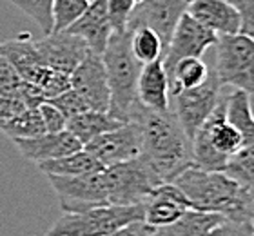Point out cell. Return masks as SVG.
Returning <instances> with one entry per match:
<instances>
[{
  "label": "cell",
  "mask_w": 254,
  "mask_h": 236,
  "mask_svg": "<svg viewBox=\"0 0 254 236\" xmlns=\"http://www.w3.org/2000/svg\"><path fill=\"white\" fill-rule=\"evenodd\" d=\"M216 40L218 35L209 31L190 15L184 13L180 20L176 22L175 31L171 35V40L162 58L165 73L171 71L184 58H201L207 49L214 47Z\"/></svg>",
  "instance_id": "obj_10"
},
{
  "label": "cell",
  "mask_w": 254,
  "mask_h": 236,
  "mask_svg": "<svg viewBox=\"0 0 254 236\" xmlns=\"http://www.w3.org/2000/svg\"><path fill=\"white\" fill-rule=\"evenodd\" d=\"M104 167L129 162L142 157V131L138 122L122 124L109 133H104L87 146H84Z\"/></svg>",
  "instance_id": "obj_11"
},
{
  "label": "cell",
  "mask_w": 254,
  "mask_h": 236,
  "mask_svg": "<svg viewBox=\"0 0 254 236\" xmlns=\"http://www.w3.org/2000/svg\"><path fill=\"white\" fill-rule=\"evenodd\" d=\"M65 31L80 37L91 51L102 57V53L106 51L107 42L113 35L111 22L107 16L106 0H91L84 15Z\"/></svg>",
  "instance_id": "obj_16"
},
{
  "label": "cell",
  "mask_w": 254,
  "mask_h": 236,
  "mask_svg": "<svg viewBox=\"0 0 254 236\" xmlns=\"http://www.w3.org/2000/svg\"><path fill=\"white\" fill-rule=\"evenodd\" d=\"M253 227H254V218H253Z\"/></svg>",
  "instance_id": "obj_38"
},
{
  "label": "cell",
  "mask_w": 254,
  "mask_h": 236,
  "mask_svg": "<svg viewBox=\"0 0 254 236\" xmlns=\"http://www.w3.org/2000/svg\"><path fill=\"white\" fill-rule=\"evenodd\" d=\"M187 209H190L189 202L173 182L160 184L143 202V222L156 229L171 226Z\"/></svg>",
  "instance_id": "obj_14"
},
{
  "label": "cell",
  "mask_w": 254,
  "mask_h": 236,
  "mask_svg": "<svg viewBox=\"0 0 254 236\" xmlns=\"http://www.w3.org/2000/svg\"><path fill=\"white\" fill-rule=\"evenodd\" d=\"M209 77H211V66H207L201 58H184L171 71H167L169 91L171 94H175L178 91L194 89L205 84Z\"/></svg>",
  "instance_id": "obj_23"
},
{
  "label": "cell",
  "mask_w": 254,
  "mask_h": 236,
  "mask_svg": "<svg viewBox=\"0 0 254 236\" xmlns=\"http://www.w3.org/2000/svg\"><path fill=\"white\" fill-rule=\"evenodd\" d=\"M205 236H254L253 220H233L223 218L212 231Z\"/></svg>",
  "instance_id": "obj_31"
},
{
  "label": "cell",
  "mask_w": 254,
  "mask_h": 236,
  "mask_svg": "<svg viewBox=\"0 0 254 236\" xmlns=\"http://www.w3.org/2000/svg\"><path fill=\"white\" fill-rule=\"evenodd\" d=\"M38 111H40V116H42L44 127H46V133H60L65 131L67 127V118L62 115V111L53 105L51 102H44V104L38 105Z\"/></svg>",
  "instance_id": "obj_32"
},
{
  "label": "cell",
  "mask_w": 254,
  "mask_h": 236,
  "mask_svg": "<svg viewBox=\"0 0 254 236\" xmlns=\"http://www.w3.org/2000/svg\"><path fill=\"white\" fill-rule=\"evenodd\" d=\"M22 84V79L18 77L16 69L11 66V62L0 53V96L16 93L18 85Z\"/></svg>",
  "instance_id": "obj_34"
},
{
  "label": "cell",
  "mask_w": 254,
  "mask_h": 236,
  "mask_svg": "<svg viewBox=\"0 0 254 236\" xmlns=\"http://www.w3.org/2000/svg\"><path fill=\"white\" fill-rule=\"evenodd\" d=\"M91 0H55L53 2V33L65 31L84 15Z\"/></svg>",
  "instance_id": "obj_28"
},
{
  "label": "cell",
  "mask_w": 254,
  "mask_h": 236,
  "mask_svg": "<svg viewBox=\"0 0 254 236\" xmlns=\"http://www.w3.org/2000/svg\"><path fill=\"white\" fill-rule=\"evenodd\" d=\"M35 46L48 68L69 77L91 51L82 38L69 31L49 33L42 40H35Z\"/></svg>",
  "instance_id": "obj_13"
},
{
  "label": "cell",
  "mask_w": 254,
  "mask_h": 236,
  "mask_svg": "<svg viewBox=\"0 0 254 236\" xmlns=\"http://www.w3.org/2000/svg\"><path fill=\"white\" fill-rule=\"evenodd\" d=\"M186 13L218 37L240 33L238 11L229 0H190Z\"/></svg>",
  "instance_id": "obj_17"
},
{
  "label": "cell",
  "mask_w": 254,
  "mask_h": 236,
  "mask_svg": "<svg viewBox=\"0 0 254 236\" xmlns=\"http://www.w3.org/2000/svg\"><path fill=\"white\" fill-rule=\"evenodd\" d=\"M132 122H138L142 131V158L164 184L194 165L192 144L171 111L154 113L140 107Z\"/></svg>",
  "instance_id": "obj_1"
},
{
  "label": "cell",
  "mask_w": 254,
  "mask_h": 236,
  "mask_svg": "<svg viewBox=\"0 0 254 236\" xmlns=\"http://www.w3.org/2000/svg\"><path fill=\"white\" fill-rule=\"evenodd\" d=\"M102 62L107 73V84L111 91L109 115L115 120L129 124L134 120L142 104L138 102L136 84L142 71V64L138 62L131 51V31L113 33L106 51L102 53Z\"/></svg>",
  "instance_id": "obj_3"
},
{
  "label": "cell",
  "mask_w": 254,
  "mask_h": 236,
  "mask_svg": "<svg viewBox=\"0 0 254 236\" xmlns=\"http://www.w3.org/2000/svg\"><path fill=\"white\" fill-rule=\"evenodd\" d=\"M111 236H154V227H151L143 220L132 222V224L126 226L124 229H120Z\"/></svg>",
  "instance_id": "obj_36"
},
{
  "label": "cell",
  "mask_w": 254,
  "mask_h": 236,
  "mask_svg": "<svg viewBox=\"0 0 254 236\" xmlns=\"http://www.w3.org/2000/svg\"><path fill=\"white\" fill-rule=\"evenodd\" d=\"M222 85L218 84L214 71L211 68V77L207 79L205 84L200 87L187 91H178L171 94V113L175 115L178 124L182 126L184 133L190 142L194 138L203 122L212 115L218 104L222 102Z\"/></svg>",
  "instance_id": "obj_8"
},
{
  "label": "cell",
  "mask_w": 254,
  "mask_h": 236,
  "mask_svg": "<svg viewBox=\"0 0 254 236\" xmlns=\"http://www.w3.org/2000/svg\"><path fill=\"white\" fill-rule=\"evenodd\" d=\"M22 13H26L44 35L53 33V2L55 0H9Z\"/></svg>",
  "instance_id": "obj_27"
},
{
  "label": "cell",
  "mask_w": 254,
  "mask_h": 236,
  "mask_svg": "<svg viewBox=\"0 0 254 236\" xmlns=\"http://www.w3.org/2000/svg\"><path fill=\"white\" fill-rule=\"evenodd\" d=\"M223 173L233 178L242 189L254 196V144L244 146L231 160Z\"/></svg>",
  "instance_id": "obj_25"
},
{
  "label": "cell",
  "mask_w": 254,
  "mask_h": 236,
  "mask_svg": "<svg viewBox=\"0 0 254 236\" xmlns=\"http://www.w3.org/2000/svg\"><path fill=\"white\" fill-rule=\"evenodd\" d=\"M109 205H143L149 194L164 184L142 157L104 169Z\"/></svg>",
  "instance_id": "obj_7"
},
{
  "label": "cell",
  "mask_w": 254,
  "mask_h": 236,
  "mask_svg": "<svg viewBox=\"0 0 254 236\" xmlns=\"http://www.w3.org/2000/svg\"><path fill=\"white\" fill-rule=\"evenodd\" d=\"M38 169L46 174H55V176H67V178H76V176H89L104 171L98 160L85 149H80L76 153H71L67 157L49 160V162L38 163Z\"/></svg>",
  "instance_id": "obj_19"
},
{
  "label": "cell",
  "mask_w": 254,
  "mask_h": 236,
  "mask_svg": "<svg viewBox=\"0 0 254 236\" xmlns=\"http://www.w3.org/2000/svg\"><path fill=\"white\" fill-rule=\"evenodd\" d=\"M225 100V118L244 137L245 146L254 144V115L251 107V96L244 91L233 89L223 96Z\"/></svg>",
  "instance_id": "obj_22"
},
{
  "label": "cell",
  "mask_w": 254,
  "mask_h": 236,
  "mask_svg": "<svg viewBox=\"0 0 254 236\" xmlns=\"http://www.w3.org/2000/svg\"><path fill=\"white\" fill-rule=\"evenodd\" d=\"M136 96L142 107L149 111H154V113L171 111L169 79L162 60L142 66L136 84Z\"/></svg>",
  "instance_id": "obj_18"
},
{
  "label": "cell",
  "mask_w": 254,
  "mask_h": 236,
  "mask_svg": "<svg viewBox=\"0 0 254 236\" xmlns=\"http://www.w3.org/2000/svg\"><path fill=\"white\" fill-rule=\"evenodd\" d=\"M107 4V16L111 22L113 33H126L129 29L131 15L134 11V2L132 0H106Z\"/></svg>",
  "instance_id": "obj_29"
},
{
  "label": "cell",
  "mask_w": 254,
  "mask_h": 236,
  "mask_svg": "<svg viewBox=\"0 0 254 236\" xmlns=\"http://www.w3.org/2000/svg\"><path fill=\"white\" fill-rule=\"evenodd\" d=\"M0 131L11 140H22V138L40 137L46 133V127H44L38 107H33V109H26L18 116L11 118L9 122H5L4 126L0 127Z\"/></svg>",
  "instance_id": "obj_26"
},
{
  "label": "cell",
  "mask_w": 254,
  "mask_h": 236,
  "mask_svg": "<svg viewBox=\"0 0 254 236\" xmlns=\"http://www.w3.org/2000/svg\"><path fill=\"white\" fill-rule=\"evenodd\" d=\"M140 220H143V205H102L82 213H65L46 236H111Z\"/></svg>",
  "instance_id": "obj_5"
},
{
  "label": "cell",
  "mask_w": 254,
  "mask_h": 236,
  "mask_svg": "<svg viewBox=\"0 0 254 236\" xmlns=\"http://www.w3.org/2000/svg\"><path fill=\"white\" fill-rule=\"evenodd\" d=\"M48 178L59 196L60 207L65 213H82L102 205H109L104 171L76 178L48 174Z\"/></svg>",
  "instance_id": "obj_9"
},
{
  "label": "cell",
  "mask_w": 254,
  "mask_h": 236,
  "mask_svg": "<svg viewBox=\"0 0 254 236\" xmlns=\"http://www.w3.org/2000/svg\"><path fill=\"white\" fill-rule=\"evenodd\" d=\"M173 184L184 193L190 209L214 213L233 220L254 218V196L225 173L203 171L190 165L173 180Z\"/></svg>",
  "instance_id": "obj_2"
},
{
  "label": "cell",
  "mask_w": 254,
  "mask_h": 236,
  "mask_svg": "<svg viewBox=\"0 0 254 236\" xmlns=\"http://www.w3.org/2000/svg\"><path fill=\"white\" fill-rule=\"evenodd\" d=\"M18 153L26 160H31L38 165L42 162L57 160V158L67 157L71 153H76L84 149L71 133L65 131L60 133H44L40 137L35 138H22V140H13Z\"/></svg>",
  "instance_id": "obj_15"
},
{
  "label": "cell",
  "mask_w": 254,
  "mask_h": 236,
  "mask_svg": "<svg viewBox=\"0 0 254 236\" xmlns=\"http://www.w3.org/2000/svg\"><path fill=\"white\" fill-rule=\"evenodd\" d=\"M129 31H131V51L142 66L164 58V42L154 29L149 26H138L129 27Z\"/></svg>",
  "instance_id": "obj_24"
},
{
  "label": "cell",
  "mask_w": 254,
  "mask_h": 236,
  "mask_svg": "<svg viewBox=\"0 0 254 236\" xmlns=\"http://www.w3.org/2000/svg\"><path fill=\"white\" fill-rule=\"evenodd\" d=\"M71 89L82 96L91 111L107 113L111 104V91L102 57L89 51L80 66L71 73Z\"/></svg>",
  "instance_id": "obj_12"
},
{
  "label": "cell",
  "mask_w": 254,
  "mask_h": 236,
  "mask_svg": "<svg viewBox=\"0 0 254 236\" xmlns=\"http://www.w3.org/2000/svg\"><path fill=\"white\" fill-rule=\"evenodd\" d=\"M122 126V122L115 120L109 113H100V111H85L82 115L74 116L67 120V129L82 146H87L89 142L98 138L104 133H109L113 129Z\"/></svg>",
  "instance_id": "obj_21"
},
{
  "label": "cell",
  "mask_w": 254,
  "mask_h": 236,
  "mask_svg": "<svg viewBox=\"0 0 254 236\" xmlns=\"http://www.w3.org/2000/svg\"><path fill=\"white\" fill-rule=\"evenodd\" d=\"M222 220L223 216L214 215V213L187 209L171 226L158 227V229L154 227V236H205Z\"/></svg>",
  "instance_id": "obj_20"
},
{
  "label": "cell",
  "mask_w": 254,
  "mask_h": 236,
  "mask_svg": "<svg viewBox=\"0 0 254 236\" xmlns=\"http://www.w3.org/2000/svg\"><path fill=\"white\" fill-rule=\"evenodd\" d=\"M26 109H29V107L24 104V100L16 93L0 96V127L4 126L5 122H9L11 118L24 113Z\"/></svg>",
  "instance_id": "obj_35"
},
{
  "label": "cell",
  "mask_w": 254,
  "mask_h": 236,
  "mask_svg": "<svg viewBox=\"0 0 254 236\" xmlns=\"http://www.w3.org/2000/svg\"><path fill=\"white\" fill-rule=\"evenodd\" d=\"M48 102H51L53 105H57L67 120H71V118H74V116L82 115V113H85V111H91L89 107H87V104L82 100V96L73 89H67L65 93L59 94V96H55V98L48 100Z\"/></svg>",
  "instance_id": "obj_30"
},
{
  "label": "cell",
  "mask_w": 254,
  "mask_h": 236,
  "mask_svg": "<svg viewBox=\"0 0 254 236\" xmlns=\"http://www.w3.org/2000/svg\"><path fill=\"white\" fill-rule=\"evenodd\" d=\"M240 16V35L254 42V0H229Z\"/></svg>",
  "instance_id": "obj_33"
},
{
  "label": "cell",
  "mask_w": 254,
  "mask_h": 236,
  "mask_svg": "<svg viewBox=\"0 0 254 236\" xmlns=\"http://www.w3.org/2000/svg\"><path fill=\"white\" fill-rule=\"evenodd\" d=\"M132 2H134V5H138V4H142L143 0H132Z\"/></svg>",
  "instance_id": "obj_37"
},
{
  "label": "cell",
  "mask_w": 254,
  "mask_h": 236,
  "mask_svg": "<svg viewBox=\"0 0 254 236\" xmlns=\"http://www.w3.org/2000/svg\"><path fill=\"white\" fill-rule=\"evenodd\" d=\"M214 77L222 87L254 94V42L245 35H220L214 44Z\"/></svg>",
  "instance_id": "obj_6"
},
{
  "label": "cell",
  "mask_w": 254,
  "mask_h": 236,
  "mask_svg": "<svg viewBox=\"0 0 254 236\" xmlns=\"http://www.w3.org/2000/svg\"><path fill=\"white\" fill-rule=\"evenodd\" d=\"M192 160L203 171L223 173L229 160L245 146L244 137L225 118V100L218 104L212 115L192 138Z\"/></svg>",
  "instance_id": "obj_4"
}]
</instances>
